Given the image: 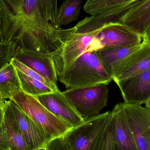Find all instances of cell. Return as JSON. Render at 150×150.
<instances>
[{
	"label": "cell",
	"mask_w": 150,
	"mask_h": 150,
	"mask_svg": "<svg viewBox=\"0 0 150 150\" xmlns=\"http://www.w3.org/2000/svg\"><path fill=\"white\" fill-rule=\"evenodd\" d=\"M82 1L67 0L58 9L57 21L60 26L67 25L78 19Z\"/></svg>",
	"instance_id": "20"
},
{
	"label": "cell",
	"mask_w": 150,
	"mask_h": 150,
	"mask_svg": "<svg viewBox=\"0 0 150 150\" xmlns=\"http://www.w3.org/2000/svg\"><path fill=\"white\" fill-rule=\"evenodd\" d=\"M58 9L54 0H0V41L53 55L64 44Z\"/></svg>",
	"instance_id": "1"
},
{
	"label": "cell",
	"mask_w": 150,
	"mask_h": 150,
	"mask_svg": "<svg viewBox=\"0 0 150 150\" xmlns=\"http://www.w3.org/2000/svg\"><path fill=\"white\" fill-rule=\"evenodd\" d=\"M142 43L134 46L109 48L96 51V53L105 69L112 77V73L115 67L128 56L139 49Z\"/></svg>",
	"instance_id": "17"
},
{
	"label": "cell",
	"mask_w": 150,
	"mask_h": 150,
	"mask_svg": "<svg viewBox=\"0 0 150 150\" xmlns=\"http://www.w3.org/2000/svg\"><path fill=\"white\" fill-rule=\"evenodd\" d=\"M138 150H150V110L142 105L121 103Z\"/></svg>",
	"instance_id": "8"
},
{
	"label": "cell",
	"mask_w": 150,
	"mask_h": 150,
	"mask_svg": "<svg viewBox=\"0 0 150 150\" xmlns=\"http://www.w3.org/2000/svg\"><path fill=\"white\" fill-rule=\"evenodd\" d=\"M108 91V85L101 84L69 89L62 92L85 121L99 115L106 106Z\"/></svg>",
	"instance_id": "5"
},
{
	"label": "cell",
	"mask_w": 150,
	"mask_h": 150,
	"mask_svg": "<svg viewBox=\"0 0 150 150\" xmlns=\"http://www.w3.org/2000/svg\"><path fill=\"white\" fill-rule=\"evenodd\" d=\"M10 100L44 130L49 142L64 136L73 128L50 112L36 97L26 94L22 90L15 93Z\"/></svg>",
	"instance_id": "3"
},
{
	"label": "cell",
	"mask_w": 150,
	"mask_h": 150,
	"mask_svg": "<svg viewBox=\"0 0 150 150\" xmlns=\"http://www.w3.org/2000/svg\"><path fill=\"white\" fill-rule=\"evenodd\" d=\"M46 148L47 150H73L63 136L57 137L50 141L47 143Z\"/></svg>",
	"instance_id": "27"
},
{
	"label": "cell",
	"mask_w": 150,
	"mask_h": 150,
	"mask_svg": "<svg viewBox=\"0 0 150 150\" xmlns=\"http://www.w3.org/2000/svg\"><path fill=\"white\" fill-rule=\"evenodd\" d=\"M46 147H42V148H39V149L35 150H47Z\"/></svg>",
	"instance_id": "32"
},
{
	"label": "cell",
	"mask_w": 150,
	"mask_h": 150,
	"mask_svg": "<svg viewBox=\"0 0 150 150\" xmlns=\"http://www.w3.org/2000/svg\"><path fill=\"white\" fill-rule=\"evenodd\" d=\"M16 70L20 81L21 90L26 94L32 97H37L56 92L42 82L29 77L18 70Z\"/></svg>",
	"instance_id": "19"
},
{
	"label": "cell",
	"mask_w": 150,
	"mask_h": 150,
	"mask_svg": "<svg viewBox=\"0 0 150 150\" xmlns=\"http://www.w3.org/2000/svg\"><path fill=\"white\" fill-rule=\"evenodd\" d=\"M98 150H118L112 116L107 129L105 140Z\"/></svg>",
	"instance_id": "25"
},
{
	"label": "cell",
	"mask_w": 150,
	"mask_h": 150,
	"mask_svg": "<svg viewBox=\"0 0 150 150\" xmlns=\"http://www.w3.org/2000/svg\"><path fill=\"white\" fill-rule=\"evenodd\" d=\"M10 62L13 64V66L17 70H19L24 75L28 76L29 77H31L33 79H36V80L42 82L45 85L52 88L56 91L59 90V89H58L57 85L54 84L51 81L44 78V77L36 73L34 70H33L32 69L30 68L27 67V66L25 65L24 64L22 63V62L19 61L17 59L12 57L11 60Z\"/></svg>",
	"instance_id": "22"
},
{
	"label": "cell",
	"mask_w": 150,
	"mask_h": 150,
	"mask_svg": "<svg viewBox=\"0 0 150 150\" xmlns=\"http://www.w3.org/2000/svg\"><path fill=\"white\" fill-rule=\"evenodd\" d=\"M16 49L14 42L0 41V70L10 62Z\"/></svg>",
	"instance_id": "24"
},
{
	"label": "cell",
	"mask_w": 150,
	"mask_h": 150,
	"mask_svg": "<svg viewBox=\"0 0 150 150\" xmlns=\"http://www.w3.org/2000/svg\"><path fill=\"white\" fill-rule=\"evenodd\" d=\"M3 107V105H0V113L1 112L2 110Z\"/></svg>",
	"instance_id": "33"
},
{
	"label": "cell",
	"mask_w": 150,
	"mask_h": 150,
	"mask_svg": "<svg viewBox=\"0 0 150 150\" xmlns=\"http://www.w3.org/2000/svg\"><path fill=\"white\" fill-rule=\"evenodd\" d=\"M0 150H9L3 121V111L0 113Z\"/></svg>",
	"instance_id": "28"
},
{
	"label": "cell",
	"mask_w": 150,
	"mask_h": 150,
	"mask_svg": "<svg viewBox=\"0 0 150 150\" xmlns=\"http://www.w3.org/2000/svg\"><path fill=\"white\" fill-rule=\"evenodd\" d=\"M141 0H129L120 7L97 16L85 18L73 27L76 33H89L101 29L110 24H123V20L129 12Z\"/></svg>",
	"instance_id": "9"
},
{
	"label": "cell",
	"mask_w": 150,
	"mask_h": 150,
	"mask_svg": "<svg viewBox=\"0 0 150 150\" xmlns=\"http://www.w3.org/2000/svg\"><path fill=\"white\" fill-rule=\"evenodd\" d=\"M4 101V100L1 94V92H0V105H3Z\"/></svg>",
	"instance_id": "30"
},
{
	"label": "cell",
	"mask_w": 150,
	"mask_h": 150,
	"mask_svg": "<svg viewBox=\"0 0 150 150\" xmlns=\"http://www.w3.org/2000/svg\"><path fill=\"white\" fill-rule=\"evenodd\" d=\"M145 107L147 108H149L150 110V99L147 102L146 104H145Z\"/></svg>",
	"instance_id": "31"
},
{
	"label": "cell",
	"mask_w": 150,
	"mask_h": 150,
	"mask_svg": "<svg viewBox=\"0 0 150 150\" xmlns=\"http://www.w3.org/2000/svg\"><path fill=\"white\" fill-rule=\"evenodd\" d=\"M35 97L50 112L73 128L84 121L59 90Z\"/></svg>",
	"instance_id": "11"
},
{
	"label": "cell",
	"mask_w": 150,
	"mask_h": 150,
	"mask_svg": "<svg viewBox=\"0 0 150 150\" xmlns=\"http://www.w3.org/2000/svg\"><path fill=\"white\" fill-rule=\"evenodd\" d=\"M13 58L18 60L47 80L56 84L58 78L52 55L16 48Z\"/></svg>",
	"instance_id": "13"
},
{
	"label": "cell",
	"mask_w": 150,
	"mask_h": 150,
	"mask_svg": "<svg viewBox=\"0 0 150 150\" xmlns=\"http://www.w3.org/2000/svg\"><path fill=\"white\" fill-rule=\"evenodd\" d=\"M112 113L90 118L73 128L63 136L73 150H98L105 140Z\"/></svg>",
	"instance_id": "4"
},
{
	"label": "cell",
	"mask_w": 150,
	"mask_h": 150,
	"mask_svg": "<svg viewBox=\"0 0 150 150\" xmlns=\"http://www.w3.org/2000/svg\"><path fill=\"white\" fill-rule=\"evenodd\" d=\"M126 25L141 36L150 26V11L136 20L128 22Z\"/></svg>",
	"instance_id": "26"
},
{
	"label": "cell",
	"mask_w": 150,
	"mask_h": 150,
	"mask_svg": "<svg viewBox=\"0 0 150 150\" xmlns=\"http://www.w3.org/2000/svg\"><path fill=\"white\" fill-rule=\"evenodd\" d=\"M129 0H89L84 5V10L92 16L110 11L127 3Z\"/></svg>",
	"instance_id": "21"
},
{
	"label": "cell",
	"mask_w": 150,
	"mask_h": 150,
	"mask_svg": "<svg viewBox=\"0 0 150 150\" xmlns=\"http://www.w3.org/2000/svg\"><path fill=\"white\" fill-rule=\"evenodd\" d=\"M141 38L143 39V42L150 45V26L141 35Z\"/></svg>",
	"instance_id": "29"
},
{
	"label": "cell",
	"mask_w": 150,
	"mask_h": 150,
	"mask_svg": "<svg viewBox=\"0 0 150 150\" xmlns=\"http://www.w3.org/2000/svg\"><path fill=\"white\" fill-rule=\"evenodd\" d=\"M150 68V45L142 42L141 47L122 61L112 73L115 82L128 78Z\"/></svg>",
	"instance_id": "12"
},
{
	"label": "cell",
	"mask_w": 150,
	"mask_h": 150,
	"mask_svg": "<svg viewBox=\"0 0 150 150\" xmlns=\"http://www.w3.org/2000/svg\"><path fill=\"white\" fill-rule=\"evenodd\" d=\"M16 69L10 62L0 70V92L4 100L21 90Z\"/></svg>",
	"instance_id": "18"
},
{
	"label": "cell",
	"mask_w": 150,
	"mask_h": 150,
	"mask_svg": "<svg viewBox=\"0 0 150 150\" xmlns=\"http://www.w3.org/2000/svg\"><path fill=\"white\" fill-rule=\"evenodd\" d=\"M101 29L80 34L75 33L72 28V32L63 46L52 56L57 75L71 65L84 53L95 51V39Z\"/></svg>",
	"instance_id": "6"
},
{
	"label": "cell",
	"mask_w": 150,
	"mask_h": 150,
	"mask_svg": "<svg viewBox=\"0 0 150 150\" xmlns=\"http://www.w3.org/2000/svg\"><path fill=\"white\" fill-rule=\"evenodd\" d=\"M1 27H0V40H1Z\"/></svg>",
	"instance_id": "34"
},
{
	"label": "cell",
	"mask_w": 150,
	"mask_h": 150,
	"mask_svg": "<svg viewBox=\"0 0 150 150\" xmlns=\"http://www.w3.org/2000/svg\"><path fill=\"white\" fill-rule=\"evenodd\" d=\"M111 113L118 150H138L121 103Z\"/></svg>",
	"instance_id": "15"
},
{
	"label": "cell",
	"mask_w": 150,
	"mask_h": 150,
	"mask_svg": "<svg viewBox=\"0 0 150 150\" xmlns=\"http://www.w3.org/2000/svg\"><path fill=\"white\" fill-rule=\"evenodd\" d=\"M57 76L66 88L70 89L108 85L113 80L103 67L96 51L84 53Z\"/></svg>",
	"instance_id": "2"
},
{
	"label": "cell",
	"mask_w": 150,
	"mask_h": 150,
	"mask_svg": "<svg viewBox=\"0 0 150 150\" xmlns=\"http://www.w3.org/2000/svg\"><path fill=\"white\" fill-rule=\"evenodd\" d=\"M141 36L126 25L110 24L102 27L94 42L95 51L129 47L142 43Z\"/></svg>",
	"instance_id": "7"
},
{
	"label": "cell",
	"mask_w": 150,
	"mask_h": 150,
	"mask_svg": "<svg viewBox=\"0 0 150 150\" xmlns=\"http://www.w3.org/2000/svg\"><path fill=\"white\" fill-rule=\"evenodd\" d=\"M150 11V0H141L126 15L123 19V24L138 19Z\"/></svg>",
	"instance_id": "23"
},
{
	"label": "cell",
	"mask_w": 150,
	"mask_h": 150,
	"mask_svg": "<svg viewBox=\"0 0 150 150\" xmlns=\"http://www.w3.org/2000/svg\"><path fill=\"white\" fill-rule=\"evenodd\" d=\"M8 100L18 126L25 138L29 150L47 147L49 141L44 130L14 101L11 100Z\"/></svg>",
	"instance_id": "14"
},
{
	"label": "cell",
	"mask_w": 150,
	"mask_h": 150,
	"mask_svg": "<svg viewBox=\"0 0 150 150\" xmlns=\"http://www.w3.org/2000/svg\"><path fill=\"white\" fill-rule=\"evenodd\" d=\"M124 103L142 105L150 99V68L128 78L115 82Z\"/></svg>",
	"instance_id": "10"
},
{
	"label": "cell",
	"mask_w": 150,
	"mask_h": 150,
	"mask_svg": "<svg viewBox=\"0 0 150 150\" xmlns=\"http://www.w3.org/2000/svg\"><path fill=\"white\" fill-rule=\"evenodd\" d=\"M3 121L9 150H29L25 138L18 126L9 100L3 107Z\"/></svg>",
	"instance_id": "16"
}]
</instances>
